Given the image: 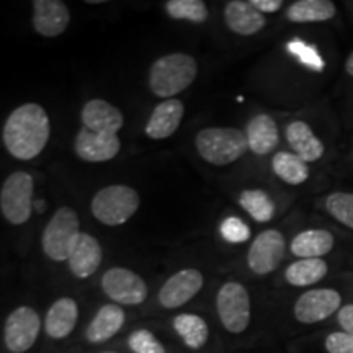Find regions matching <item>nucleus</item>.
Returning <instances> with one entry per match:
<instances>
[{
	"mask_svg": "<svg viewBox=\"0 0 353 353\" xmlns=\"http://www.w3.org/2000/svg\"><path fill=\"white\" fill-rule=\"evenodd\" d=\"M51 134L50 117L38 103H25L8 114L2 139L8 152L20 161L38 157Z\"/></svg>",
	"mask_w": 353,
	"mask_h": 353,
	"instance_id": "1",
	"label": "nucleus"
},
{
	"mask_svg": "<svg viewBox=\"0 0 353 353\" xmlns=\"http://www.w3.org/2000/svg\"><path fill=\"white\" fill-rule=\"evenodd\" d=\"M198 74L196 61L183 52H174L159 57L151 65L149 87L152 94L162 99H172L195 82Z\"/></svg>",
	"mask_w": 353,
	"mask_h": 353,
	"instance_id": "2",
	"label": "nucleus"
},
{
	"mask_svg": "<svg viewBox=\"0 0 353 353\" xmlns=\"http://www.w3.org/2000/svg\"><path fill=\"white\" fill-rule=\"evenodd\" d=\"M196 151L213 165H228L249 149L245 134L237 128H205L196 134Z\"/></svg>",
	"mask_w": 353,
	"mask_h": 353,
	"instance_id": "3",
	"label": "nucleus"
},
{
	"mask_svg": "<svg viewBox=\"0 0 353 353\" xmlns=\"http://www.w3.org/2000/svg\"><path fill=\"white\" fill-rule=\"evenodd\" d=\"M141 198L134 188L110 185L97 192L92 200V213L105 226H120L139 210Z\"/></svg>",
	"mask_w": 353,
	"mask_h": 353,
	"instance_id": "4",
	"label": "nucleus"
},
{
	"mask_svg": "<svg viewBox=\"0 0 353 353\" xmlns=\"http://www.w3.org/2000/svg\"><path fill=\"white\" fill-rule=\"evenodd\" d=\"M81 236V221L76 211L69 206H61L50 219L43 231L41 245L44 254L54 262L69 259L70 249Z\"/></svg>",
	"mask_w": 353,
	"mask_h": 353,
	"instance_id": "5",
	"label": "nucleus"
},
{
	"mask_svg": "<svg viewBox=\"0 0 353 353\" xmlns=\"http://www.w3.org/2000/svg\"><path fill=\"white\" fill-rule=\"evenodd\" d=\"M33 176L26 172H13L0 190V210L10 224L20 226L32 218L33 211Z\"/></svg>",
	"mask_w": 353,
	"mask_h": 353,
	"instance_id": "6",
	"label": "nucleus"
},
{
	"mask_svg": "<svg viewBox=\"0 0 353 353\" xmlns=\"http://www.w3.org/2000/svg\"><path fill=\"white\" fill-rule=\"evenodd\" d=\"M221 324L231 334H242L250 324V296L244 285L228 281L216 296Z\"/></svg>",
	"mask_w": 353,
	"mask_h": 353,
	"instance_id": "7",
	"label": "nucleus"
},
{
	"mask_svg": "<svg viewBox=\"0 0 353 353\" xmlns=\"http://www.w3.org/2000/svg\"><path fill=\"white\" fill-rule=\"evenodd\" d=\"M286 252L285 236L276 229L260 232L250 244L247 252V265L257 275H268L275 272L283 262Z\"/></svg>",
	"mask_w": 353,
	"mask_h": 353,
	"instance_id": "8",
	"label": "nucleus"
},
{
	"mask_svg": "<svg viewBox=\"0 0 353 353\" xmlns=\"http://www.w3.org/2000/svg\"><path fill=\"white\" fill-rule=\"evenodd\" d=\"M101 288L108 298L125 306H136L148 298L145 281L138 273L123 267H114L105 272V275L101 276Z\"/></svg>",
	"mask_w": 353,
	"mask_h": 353,
	"instance_id": "9",
	"label": "nucleus"
},
{
	"mask_svg": "<svg viewBox=\"0 0 353 353\" xmlns=\"http://www.w3.org/2000/svg\"><path fill=\"white\" fill-rule=\"evenodd\" d=\"M41 321L33 307L20 306L7 317L3 327V342L12 353L30 350L37 342Z\"/></svg>",
	"mask_w": 353,
	"mask_h": 353,
	"instance_id": "10",
	"label": "nucleus"
},
{
	"mask_svg": "<svg viewBox=\"0 0 353 353\" xmlns=\"http://www.w3.org/2000/svg\"><path fill=\"white\" fill-rule=\"evenodd\" d=\"M342 307V294L332 288H317L303 293L294 303V317L301 324H316L329 319Z\"/></svg>",
	"mask_w": 353,
	"mask_h": 353,
	"instance_id": "11",
	"label": "nucleus"
},
{
	"mask_svg": "<svg viewBox=\"0 0 353 353\" xmlns=\"http://www.w3.org/2000/svg\"><path fill=\"white\" fill-rule=\"evenodd\" d=\"M205 278L201 272L196 268H185L175 275H172L169 280L162 285L159 291V301L167 309H175L187 304L198 291L203 288Z\"/></svg>",
	"mask_w": 353,
	"mask_h": 353,
	"instance_id": "12",
	"label": "nucleus"
},
{
	"mask_svg": "<svg viewBox=\"0 0 353 353\" xmlns=\"http://www.w3.org/2000/svg\"><path fill=\"white\" fill-rule=\"evenodd\" d=\"M74 149L82 161L99 164V162L112 161L118 156L121 141L117 134H101V132H94L82 126L77 132Z\"/></svg>",
	"mask_w": 353,
	"mask_h": 353,
	"instance_id": "13",
	"label": "nucleus"
},
{
	"mask_svg": "<svg viewBox=\"0 0 353 353\" xmlns=\"http://www.w3.org/2000/svg\"><path fill=\"white\" fill-rule=\"evenodd\" d=\"M69 8L61 0H37L33 2V26L44 38H56L69 26Z\"/></svg>",
	"mask_w": 353,
	"mask_h": 353,
	"instance_id": "14",
	"label": "nucleus"
},
{
	"mask_svg": "<svg viewBox=\"0 0 353 353\" xmlns=\"http://www.w3.org/2000/svg\"><path fill=\"white\" fill-rule=\"evenodd\" d=\"M82 125L87 130L101 134H118L125 125V117L120 108L113 107L107 100L94 99L83 105Z\"/></svg>",
	"mask_w": 353,
	"mask_h": 353,
	"instance_id": "15",
	"label": "nucleus"
},
{
	"mask_svg": "<svg viewBox=\"0 0 353 353\" xmlns=\"http://www.w3.org/2000/svg\"><path fill=\"white\" fill-rule=\"evenodd\" d=\"M69 268L77 278H88L99 270L101 263V245L94 236L81 232L69 254Z\"/></svg>",
	"mask_w": 353,
	"mask_h": 353,
	"instance_id": "16",
	"label": "nucleus"
},
{
	"mask_svg": "<svg viewBox=\"0 0 353 353\" xmlns=\"http://www.w3.org/2000/svg\"><path fill=\"white\" fill-rule=\"evenodd\" d=\"M185 113L183 103L179 99L161 101L145 125V134L151 139H165L179 130Z\"/></svg>",
	"mask_w": 353,
	"mask_h": 353,
	"instance_id": "17",
	"label": "nucleus"
},
{
	"mask_svg": "<svg viewBox=\"0 0 353 353\" xmlns=\"http://www.w3.org/2000/svg\"><path fill=\"white\" fill-rule=\"evenodd\" d=\"M224 20L229 30L242 37H252L267 25V19L252 6V2L232 0L224 8Z\"/></svg>",
	"mask_w": 353,
	"mask_h": 353,
	"instance_id": "18",
	"label": "nucleus"
},
{
	"mask_svg": "<svg viewBox=\"0 0 353 353\" xmlns=\"http://www.w3.org/2000/svg\"><path fill=\"white\" fill-rule=\"evenodd\" d=\"M245 138L249 151L257 156H267L276 149L280 143V132H278L276 123L270 114L260 113L247 123Z\"/></svg>",
	"mask_w": 353,
	"mask_h": 353,
	"instance_id": "19",
	"label": "nucleus"
},
{
	"mask_svg": "<svg viewBox=\"0 0 353 353\" xmlns=\"http://www.w3.org/2000/svg\"><path fill=\"white\" fill-rule=\"evenodd\" d=\"M286 141L290 148L299 159H303L306 164L319 161L324 156V143L317 138L311 126L304 121H293L286 128Z\"/></svg>",
	"mask_w": 353,
	"mask_h": 353,
	"instance_id": "20",
	"label": "nucleus"
},
{
	"mask_svg": "<svg viewBox=\"0 0 353 353\" xmlns=\"http://www.w3.org/2000/svg\"><path fill=\"white\" fill-rule=\"evenodd\" d=\"M79 307L72 298H61L52 304L44 321L46 334L52 339H65L77 324Z\"/></svg>",
	"mask_w": 353,
	"mask_h": 353,
	"instance_id": "21",
	"label": "nucleus"
},
{
	"mask_svg": "<svg viewBox=\"0 0 353 353\" xmlns=\"http://www.w3.org/2000/svg\"><path fill=\"white\" fill-rule=\"evenodd\" d=\"M334 245L335 237L332 232L325 229H307L291 241L290 249L298 259H322V255H327Z\"/></svg>",
	"mask_w": 353,
	"mask_h": 353,
	"instance_id": "22",
	"label": "nucleus"
},
{
	"mask_svg": "<svg viewBox=\"0 0 353 353\" xmlns=\"http://www.w3.org/2000/svg\"><path fill=\"white\" fill-rule=\"evenodd\" d=\"M123 324H125V311L117 304H105L88 325L87 341L92 343L108 341L114 334L120 332Z\"/></svg>",
	"mask_w": 353,
	"mask_h": 353,
	"instance_id": "23",
	"label": "nucleus"
},
{
	"mask_svg": "<svg viewBox=\"0 0 353 353\" xmlns=\"http://www.w3.org/2000/svg\"><path fill=\"white\" fill-rule=\"evenodd\" d=\"M337 7L330 0H298L286 10V19L293 23H321L332 20Z\"/></svg>",
	"mask_w": 353,
	"mask_h": 353,
	"instance_id": "24",
	"label": "nucleus"
},
{
	"mask_svg": "<svg viewBox=\"0 0 353 353\" xmlns=\"http://www.w3.org/2000/svg\"><path fill=\"white\" fill-rule=\"evenodd\" d=\"M329 273V265L324 259H298L286 268L285 280L291 286H312L324 280Z\"/></svg>",
	"mask_w": 353,
	"mask_h": 353,
	"instance_id": "25",
	"label": "nucleus"
},
{
	"mask_svg": "<svg viewBox=\"0 0 353 353\" xmlns=\"http://www.w3.org/2000/svg\"><path fill=\"white\" fill-rule=\"evenodd\" d=\"M272 169L280 180L288 185H303L309 179V167L294 152H276L272 159Z\"/></svg>",
	"mask_w": 353,
	"mask_h": 353,
	"instance_id": "26",
	"label": "nucleus"
},
{
	"mask_svg": "<svg viewBox=\"0 0 353 353\" xmlns=\"http://www.w3.org/2000/svg\"><path fill=\"white\" fill-rule=\"evenodd\" d=\"M174 329L183 339L185 345L198 350L208 342L210 330L205 319L196 314H180L174 319Z\"/></svg>",
	"mask_w": 353,
	"mask_h": 353,
	"instance_id": "27",
	"label": "nucleus"
},
{
	"mask_svg": "<svg viewBox=\"0 0 353 353\" xmlns=\"http://www.w3.org/2000/svg\"><path fill=\"white\" fill-rule=\"evenodd\" d=\"M239 205L244 211L250 214V218L257 223H268L275 214V205L273 200L263 190H245L241 193Z\"/></svg>",
	"mask_w": 353,
	"mask_h": 353,
	"instance_id": "28",
	"label": "nucleus"
},
{
	"mask_svg": "<svg viewBox=\"0 0 353 353\" xmlns=\"http://www.w3.org/2000/svg\"><path fill=\"white\" fill-rule=\"evenodd\" d=\"M165 12L174 20H187L193 23H203L208 20V7L201 0H169Z\"/></svg>",
	"mask_w": 353,
	"mask_h": 353,
	"instance_id": "29",
	"label": "nucleus"
},
{
	"mask_svg": "<svg viewBox=\"0 0 353 353\" xmlns=\"http://www.w3.org/2000/svg\"><path fill=\"white\" fill-rule=\"evenodd\" d=\"M325 210L335 221L353 229V193H332L325 198Z\"/></svg>",
	"mask_w": 353,
	"mask_h": 353,
	"instance_id": "30",
	"label": "nucleus"
},
{
	"mask_svg": "<svg viewBox=\"0 0 353 353\" xmlns=\"http://www.w3.org/2000/svg\"><path fill=\"white\" fill-rule=\"evenodd\" d=\"M128 343H130V348L134 353H165L162 343L154 337L152 332L145 329L132 332Z\"/></svg>",
	"mask_w": 353,
	"mask_h": 353,
	"instance_id": "31",
	"label": "nucleus"
},
{
	"mask_svg": "<svg viewBox=\"0 0 353 353\" xmlns=\"http://www.w3.org/2000/svg\"><path fill=\"white\" fill-rule=\"evenodd\" d=\"M221 236L231 244H241L250 237V229L239 218H228L221 224Z\"/></svg>",
	"mask_w": 353,
	"mask_h": 353,
	"instance_id": "32",
	"label": "nucleus"
},
{
	"mask_svg": "<svg viewBox=\"0 0 353 353\" xmlns=\"http://www.w3.org/2000/svg\"><path fill=\"white\" fill-rule=\"evenodd\" d=\"M324 347L327 353H353V335L337 330L325 337Z\"/></svg>",
	"mask_w": 353,
	"mask_h": 353,
	"instance_id": "33",
	"label": "nucleus"
},
{
	"mask_svg": "<svg viewBox=\"0 0 353 353\" xmlns=\"http://www.w3.org/2000/svg\"><path fill=\"white\" fill-rule=\"evenodd\" d=\"M337 322L343 332L353 335V304H345L339 309Z\"/></svg>",
	"mask_w": 353,
	"mask_h": 353,
	"instance_id": "34",
	"label": "nucleus"
},
{
	"mask_svg": "<svg viewBox=\"0 0 353 353\" xmlns=\"http://www.w3.org/2000/svg\"><path fill=\"white\" fill-rule=\"evenodd\" d=\"M252 6L260 13H273L283 7V2L281 0H252Z\"/></svg>",
	"mask_w": 353,
	"mask_h": 353,
	"instance_id": "35",
	"label": "nucleus"
},
{
	"mask_svg": "<svg viewBox=\"0 0 353 353\" xmlns=\"http://www.w3.org/2000/svg\"><path fill=\"white\" fill-rule=\"evenodd\" d=\"M345 70H347L348 76L353 77V52H352L350 56L347 57V61H345Z\"/></svg>",
	"mask_w": 353,
	"mask_h": 353,
	"instance_id": "36",
	"label": "nucleus"
},
{
	"mask_svg": "<svg viewBox=\"0 0 353 353\" xmlns=\"http://www.w3.org/2000/svg\"><path fill=\"white\" fill-rule=\"evenodd\" d=\"M103 353H114V352H103Z\"/></svg>",
	"mask_w": 353,
	"mask_h": 353,
	"instance_id": "37",
	"label": "nucleus"
}]
</instances>
